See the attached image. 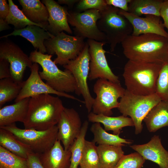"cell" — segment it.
<instances>
[{
	"label": "cell",
	"instance_id": "cell-1",
	"mask_svg": "<svg viewBox=\"0 0 168 168\" xmlns=\"http://www.w3.org/2000/svg\"><path fill=\"white\" fill-rule=\"evenodd\" d=\"M129 60L162 64L168 60V39L154 34L128 36L121 43Z\"/></svg>",
	"mask_w": 168,
	"mask_h": 168
},
{
	"label": "cell",
	"instance_id": "cell-2",
	"mask_svg": "<svg viewBox=\"0 0 168 168\" xmlns=\"http://www.w3.org/2000/svg\"><path fill=\"white\" fill-rule=\"evenodd\" d=\"M64 107L58 96L43 94L31 97L23 123L25 128L45 130L53 127L57 125Z\"/></svg>",
	"mask_w": 168,
	"mask_h": 168
},
{
	"label": "cell",
	"instance_id": "cell-3",
	"mask_svg": "<svg viewBox=\"0 0 168 168\" xmlns=\"http://www.w3.org/2000/svg\"><path fill=\"white\" fill-rule=\"evenodd\" d=\"M162 64L129 60L123 76L128 91L147 96L155 93L156 83Z\"/></svg>",
	"mask_w": 168,
	"mask_h": 168
},
{
	"label": "cell",
	"instance_id": "cell-4",
	"mask_svg": "<svg viewBox=\"0 0 168 168\" xmlns=\"http://www.w3.org/2000/svg\"><path fill=\"white\" fill-rule=\"evenodd\" d=\"M52 56L36 49L30 53L29 57L32 63L41 66L42 71L39 72L40 75L50 87L59 92H75L77 94V89L73 75L68 70L60 69L52 60Z\"/></svg>",
	"mask_w": 168,
	"mask_h": 168
},
{
	"label": "cell",
	"instance_id": "cell-5",
	"mask_svg": "<svg viewBox=\"0 0 168 168\" xmlns=\"http://www.w3.org/2000/svg\"><path fill=\"white\" fill-rule=\"evenodd\" d=\"M101 17L97 22L99 30L105 35L111 51L118 44L132 34L133 27L129 21L119 12V9L107 5L100 12Z\"/></svg>",
	"mask_w": 168,
	"mask_h": 168
},
{
	"label": "cell",
	"instance_id": "cell-6",
	"mask_svg": "<svg viewBox=\"0 0 168 168\" xmlns=\"http://www.w3.org/2000/svg\"><path fill=\"white\" fill-rule=\"evenodd\" d=\"M161 100L156 93L147 96L140 95L131 93L126 89L117 108L123 115L130 117L135 127V134H138L142 131V122L145 117Z\"/></svg>",
	"mask_w": 168,
	"mask_h": 168
},
{
	"label": "cell",
	"instance_id": "cell-7",
	"mask_svg": "<svg viewBox=\"0 0 168 168\" xmlns=\"http://www.w3.org/2000/svg\"><path fill=\"white\" fill-rule=\"evenodd\" d=\"M82 37L70 35L63 31L45 40L44 45L48 54L57 55L54 60L55 64L63 66L81 53L86 43Z\"/></svg>",
	"mask_w": 168,
	"mask_h": 168
},
{
	"label": "cell",
	"instance_id": "cell-8",
	"mask_svg": "<svg viewBox=\"0 0 168 168\" xmlns=\"http://www.w3.org/2000/svg\"><path fill=\"white\" fill-rule=\"evenodd\" d=\"M12 133L19 140L29 147L32 152L40 154L50 149L58 139L57 125L46 130L21 129L15 123L0 127Z\"/></svg>",
	"mask_w": 168,
	"mask_h": 168
},
{
	"label": "cell",
	"instance_id": "cell-9",
	"mask_svg": "<svg viewBox=\"0 0 168 168\" xmlns=\"http://www.w3.org/2000/svg\"><path fill=\"white\" fill-rule=\"evenodd\" d=\"M93 90L96 97L92 105V112L96 114L111 116L113 114L112 110L118 107V99L123 96L126 89L120 83L99 79L94 85Z\"/></svg>",
	"mask_w": 168,
	"mask_h": 168
},
{
	"label": "cell",
	"instance_id": "cell-10",
	"mask_svg": "<svg viewBox=\"0 0 168 168\" xmlns=\"http://www.w3.org/2000/svg\"><path fill=\"white\" fill-rule=\"evenodd\" d=\"M90 61L89 46L86 42L79 55L63 66L65 69L69 71L73 75L77 89V95H82L89 113L92 109L94 100L91 94L87 82L90 72Z\"/></svg>",
	"mask_w": 168,
	"mask_h": 168
},
{
	"label": "cell",
	"instance_id": "cell-11",
	"mask_svg": "<svg viewBox=\"0 0 168 168\" xmlns=\"http://www.w3.org/2000/svg\"><path fill=\"white\" fill-rule=\"evenodd\" d=\"M101 17L100 11L89 9L83 12H69L68 22L74 27L76 35L107 43L104 34L98 27L97 22Z\"/></svg>",
	"mask_w": 168,
	"mask_h": 168
},
{
	"label": "cell",
	"instance_id": "cell-12",
	"mask_svg": "<svg viewBox=\"0 0 168 168\" xmlns=\"http://www.w3.org/2000/svg\"><path fill=\"white\" fill-rule=\"evenodd\" d=\"M87 42L90 55L89 79H106L120 83L118 77L112 72L108 64L105 55L106 51L103 48L106 44L91 39H87Z\"/></svg>",
	"mask_w": 168,
	"mask_h": 168
},
{
	"label": "cell",
	"instance_id": "cell-13",
	"mask_svg": "<svg viewBox=\"0 0 168 168\" xmlns=\"http://www.w3.org/2000/svg\"><path fill=\"white\" fill-rule=\"evenodd\" d=\"M0 59L8 62L11 78L18 82L23 81L25 69L27 67L30 68L33 64L29 57L17 45L9 41L0 44Z\"/></svg>",
	"mask_w": 168,
	"mask_h": 168
},
{
	"label": "cell",
	"instance_id": "cell-14",
	"mask_svg": "<svg viewBox=\"0 0 168 168\" xmlns=\"http://www.w3.org/2000/svg\"><path fill=\"white\" fill-rule=\"evenodd\" d=\"M82 125L80 115L75 109L64 108L57 125L58 139L62 143L65 150L69 149L79 135Z\"/></svg>",
	"mask_w": 168,
	"mask_h": 168
},
{
	"label": "cell",
	"instance_id": "cell-15",
	"mask_svg": "<svg viewBox=\"0 0 168 168\" xmlns=\"http://www.w3.org/2000/svg\"><path fill=\"white\" fill-rule=\"evenodd\" d=\"M38 64L34 63L30 68L31 73L28 79L24 81L23 85L19 95L15 100V102L23 99L43 94H53L58 96L64 97L77 100L85 104L72 95L67 93L60 92L55 90L41 78L39 72Z\"/></svg>",
	"mask_w": 168,
	"mask_h": 168
},
{
	"label": "cell",
	"instance_id": "cell-16",
	"mask_svg": "<svg viewBox=\"0 0 168 168\" xmlns=\"http://www.w3.org/2000/svg\"><path fill=\"white\" fill-rule=\"evenodd\" d=\"M119 12L130 22L133 27L132 35L137 36L146 34H154L168 39L160 16L147 15L145 17L136 16L119 9Z\"/></svg>",
	"mask_w": 168,
	"mask_h": 168
},
{
	"label": "cell",
	"instance_id": "cell-17",
	"mask_svg": "<svg viewBox=\"0 0 168 168\" xmlns=\"http://www.w3.org/2000/svg\"><path fill=\"white\" fill-rule=\"evenodd\" d=\"M41 2L47 7L49 13L47 31L54 36L63 31L72 34V31L68 21V12L67 8L53 0H43Z\"/></svg>",
	"mask_w": 168,
	"mask_h": 168
},
{
	"label": "cell",
	"instance_id": "cell-18",
	"mask_svg": "<svg viewBox=\"0 0 168 168\" xmlns=\"http://www.w3.org/2000/svg\"><path fill=\"white\" fill-rule=\"evenodd\" d=\"M130 147L145 160L156 163L160 168L168 167V152L163 147L158 135L153 136L146 143L133 145Z\"/></svg>",
	"mask_w": 168,
	"mask_h": 168
},
{
	"label": "cell",
	"instance_id": "cell-19",
	"mask_svg": "<svg viewBox=\"0 0 168 168\" xmlns=\"http://www.w3.org/2000/svg\"><path fill=\"white\" fill-rule=\"evenodd\" d=\"M40 162L45 168H69L71 152L66 150L57 139L53 146L45 152L39 154Z\"/></svg>",
	"mask_w": 168,
	"mask_h": 168
},
{
	"label": "cell",
	"instance_id": "cell-20",
	"mask_svg": "<svg viewBox=\"0 0 168 168\" xmlns=\"http://www.w3.org/2000/svg\"><path fill=\"white\" fill-rule=\"evenodd\" d=\"M22 36L29 41L36 49L44 54L47 52L44 42L54 36L44 29L36 25H29L25 28L19 30L15 29L11 33L0 37L7 38L11 36Z\"/></svg>",
	"mask_w": 168,
	"mask_h": 168
},
{
	"label": "cell",
	"instance_id": "cell-21",
	"mask_svg": "<svg viewBox=\"0 0 168 168\" xmlns=\"http://www.w3.org/2000/svg\"><path fill=\"white\" fill-rule=\"evenodd\" d=\"M30 98L23 99L0 109V127L17 122L23 123L26 118Z\"/></svg>",
	"mask_w": 168,
	"mask_h": 168
},
{
	"label": "cell",
	"instance_id": "cell-22",
	"mask_svg": "<svg viewBox=\"0 0 168 168\" xmlns=\"http://www.w3.org/2000/svg\"><path fill=\"white\" fill-rule=\"evenodd\" d=\"M143 121L150 132L168 127V101L161 100L149 111Z\"/></svg>",
	"mask_w": 168,
	"mask_h": 168
},
{
	"label": "cell",
	"instance_id": "cell-23",
	"mask_svg": "<svg viewBox=\"0 0 168 168\" xmlns=\"http://www.w3.org/2000/svg\"><path fill=\"white\" fill-rule=\"evenodd\" d=\"M22 11L32 22L44 25H49V13L46 6L40 0H19Z\"/></svg>",
	"mask_w": 168,
	"mask_h": 168
},
{
	"label": "cell",
	"instance_id": "cell-24",
	"mask_svg": "<svg viewBox=\"0 0 168 168\" xmlns=\"http://www.w3.org/2000/svg\"><path fill=\"white\" fill-rule=\"evenodd\" d=\"M88 121L93 123H99L104 126L106 131H112L114 134H119L122 128L134 126L133 122L130 118L123 115L116 117L107 116L102 114H96L92 112L88 115Z\"/></svg>",
	"mask_w": 168,
	"mask_h": 168
},
{
	"label": "cell",
	"instance_id": "cell-25",
	"mask_svg": "<svg viewBox=\"0 0 168 168\" xmlns=\"http://www.w3.org/2000/svg\"><path fill=\"white\" fill-rule=\"evenodd\" d=\"M0 146L22 158L27 159L30 148L10 132L0 128Z\"/></svg>",
	"mask_w": 168,
	"mask_h": 168
},
{
	"label": "cell",
	"instance_id": "cell-26",
	"mask_svg": "<svg viewBox=\"0 0 168 168\" xmlns=\"http://www.w3.org/2000/svg\"><path fill=\"white\" fill-rule=\"evenodd\" d=\"M90 130L94 136L92 141L98 145L123 147L132 143L131 141L120 137L119 134L108 133L101 127L100 123H94L91 127Z\"/></svg>",
	"mask_w": 168,
	"mask_h": 168
},
{
	"label": "cell",
	"instance_id": "cell-27",
	"mask_svg": "<svg viewBox=\"0 0 168 168\" xmlns=\"http://www.w3.org/2000/svg\"><path fill=\"white\" fill-rule=\"evenodd\" d=\"M121 146L98 145V153L100 168H115L124 155Z\"/></svg>",
	"mask_w": 168,
	"mask_h": 168
},
{
	"label": "cell",
	"instance_id": "cell-28",
	"mask_svg": "<svg viewBox=\"0 0 168 168\" xmlns=\"http://www.w3.org/2000/svg\"><path fill=\"white\" fill-rule=\"evenodd\" d=\"M164 1L161 0H131L128 12L141 16L143 15L160 16V10Z\"/></svg>",
	"mask_w": 168,
	"mask_h": 168
},
{
	"label": "cell",
	"instance_id": "cell-29",
	"mask_svg": "<svg viewBox=\"0 0 168 168\" xmlns=\"http://www.w3.org/2000/svg\"><path fill=\"white\" fill-rule=\"evenodd\" d=\"M8 1L9 11L5 20L8 24L13 25L15 29H21L25 28L28 25H35L47 31V27L44 25L33 22L28 19L22 10L19 9L12 0H8Z\"/></svg>",
	"mask_w": 168,
	"mask_h": 168
},
{
	"label": "cell",
	"instance_id": "cell-30",
	"mask_svg": "<svg viewBox=\"0 0 168 168\" xmlns=\"http://www.w3.org/2000/svg\"><path fill=\"white\" fill-rule=\"evenodd\" d=\"M24 81L18 82L12 78L0 80V107L6 103L16 99L22 89Z\"/></svg>",
	"mask_w": 168,
	"mask_h": 168
},
{
	"label": "cell",
	"instance_id": "cell-31",
	"mask_svg": "<svg viewBox=\"0 0 168 168\" xmlns=\"http://www.w3.org/2000/svg\"><path fill=\"white\" fill-rule=\"evenodd\" d=\"M89 125V122L85 121L82 124L80 133L75 139L69 149L71 152L70 163L69 168H79L84 149L85 137Z\"/></svg>",
	"mask_w": 168,
	"mask_h": 168
},
{
	"label": "cell",
	"instance_id": "cell-32",
	"mask_svg": "<svg viewBox=\"0 0 168 168\" xmlns=\"http://www.w3.org/2000/svg\"><path fill=\"white\" fill-rule=\"evenodd\" d=\"M80 168H100L97 146L92 141L86 140Z\"/></svg>",
	"mask_w": 168,
	"mask_h": 168
},
{
	"label": "cell",
	"instance_id": "cell-33",
	"mask_svg": "<svg viewBox=\"0 0 168 168\" xmlns=\"http://www.w3.org/2000/svg\"><path fill=\"white\" fill-rule=\"evenodd\" d=\"M0 168H29L27 159L0 146Z\"/></svg>",
	"mask_w": 168,
	"mask_h": 168
},
{
	"label": "cell",
	"instance_id": "cell-34",
	"mask_svg": "<svg viewBox=\"0 0 168 168\" xmlns=\"http://www.w3.org/2000/svg\"><path fill=\"white\" fill-rule=\"evenodd\" d=\"M155 93L161 100L168 101V60L162 64L157 80Z\"/></svg>",
	"mask_w": 168,
	"mask_h": 168
},
{
	"label": "cell",
	"instance_id": "cell-35",
	"mask_svg": "<svg viewBox=\"0 0 168 168\" xmlns=\"http://www.w3.org/2000/svg\"><path fill=\"white\" fill-rule=\"evenodd\" d=\"M145 160L137 152L124 155L115 168H142Z\"/></svg>",
	"mask_w": 168,
	"mask_h": 168
},
{
	"label": "cell",
	"instance_id": "cell-36",
	"mask_svg": "<svg viewBox=\"0 0 168 168\" xmlns=\"http://www.w3.org/2000/svg\"><path fill=\"white\" fill-rule=\"evenodd\" d=\"M107 5L105 0H81L77 3L76 8L81 11L94 9L100 12L104 10Z\"/></svg>",
	"mask_w": 168,
	"mask_h": 168
},
{
	"label": "cell",
	"instance_id": "cell-37",
	"mask_svg": "<svg viewBox=\"0 0 168 168\" xmlns=\"http://www.w3.org/2000/svg\"><path fill=\"white\" fill-rule=\"evenodd\" d=\"M27 160L29 168H45L41 163L38 154L33 152L29 153Z\"/></svg>",
	"mask_w": 168,
	"mask_h": 168
},
{
	"label": "cell",
	"instance_id": "cell-38",
	"mask_svg": "<svg viewBox=\"0 0 168 168\" xmlns=\"http://www.w3.org/2000/svg\"><path fill=\"white\" fill-rule=\"evenodd\" d=\"M131 0H105L107 5L128 12V5Z\"/></svg>",
	"mask_w": 168,
	"mask_h": 168
},
{
	"label": "cell",
	"instance_id": "cell-39",
	"mask_svg": "<svg viewBox=\"0 0 168 168\" xmlns=\"http://www.w3.org/2000/svg\"><path fill=\"white\" fill-rule=\"evenodd\" d=\"M11 77L10 64L4 59H0V79Z\"/></svg>",
	"mask_w": 168,
	"mask_h": 168
},
{
	"label": "cell",
	"instance_id": "cell-40",
	"mask_svg": "<svg viewBox=\"0 0 168 168\" xmlns=\"http://www.w3.org/2000/svg\"><path fill=\"white\" fill-rule=\"evenodd\" d=\"M160 16L162 18L165 27L168 33V0H164L160 10Z\"/></svg>",
	"mask_w": 168,
	"mask_h": 168
},
{
	"label": "cell",
	"instance_id": "cell-41",
	"mask_svg": "<svg viewBox=\"0 0 168 168\" xmlns=\"http://www.w3.org/2000/svg\"><path fill=\"white\" fill-rule=\"evenodd\" d=\"M9 11V4L6 0H0V18L5 20Z\"/></svg>",
	"mask_w": 168,
	"mask_h": 168
},
{
	"label": "cell",
	"instance_id": "cell-42",
	"mask_svg": "<svg viewBox=\"0 0 168 168\" xmlns=\"http://www.w3.org/2000/svg\"><path fill=\"white\" fill-rule=\"evenodd\" d=\"M80 0H58L57 2L60 4L67 5L68 7H72L76 3H78Z\"/></svg>",
	"mask_w": 168,
	"mask_h": 168
},
{
	"label": "cell",
	"instance_id": "cell-43",
	"mask_svg": "<svg viewBox=\"0 0 168 168\" xmlns=\"http://www.w3.org/2000/svg\"><path fill=\"white\" fill-rule=\"evenodd\" d=\"M5 20L0 18V31L8 29L10 27Z\"/></svg>",
	"mask_w": 168,
	"mask_h": 168
},
{
	"label": "cell",
	"instance_id": "cell-44",
	"mask_svg": "<svg viewBox=\"0 0 168 168\" xmlns=\"http://www.w3.org/2000/svg\"></svg>",
	"mask_w": 168,
	"mask_h": 168
},
{
	"label": "cell",
	"instance_id": "cell-45",
	"mask_svg": "<svg viewBox=\"0 0 168 168\" xmlns=\"http://www.w3.org/2000/svg\"><path fill=\"white\" fill-rule=\"evenodd\" d=\"M167 168H168V167H167Z\"/></svg>",
	"mask_w": 168,
	"mask_h": 168
},
{
	"label": "cell",
	"instance_id": "cell-46",
	"mask_svg": "<svg viewBox=\"0 0 168 168\" xmlns=\"http://www.w3.org/2000/svg\"></svg>",
	"mask_w": 168,
	"mask_h": 168
}]
</instances>
